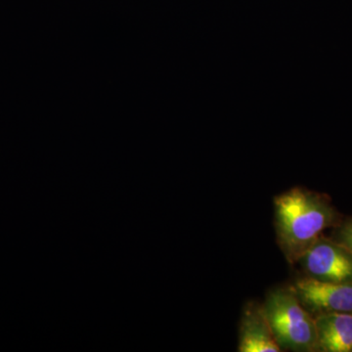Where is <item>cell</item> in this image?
<instances>
[{
  "label": "cell",
  "instance_id": "6da1fadb",
  "mask_svg": "<svg viewBox=\"0 0 352 352\" xmlns=\"http://www.w3.org/2000/svg\"><path fill=\"white\" fill-rule=\"evenodd\" d=\"M274 207L278 245L291 264L342 219L328 197L300 187L278 195Z\"/></svg>",
  "mask_w": 352,
  "mask_h": 352
},
{
  "label": "cell",
  "instance_id": "3957f363",
  "mask_svg": "<svg viewBox=\"0 0 352 352\" xmlns=\"http://www.w3.org/2000/svg\"><path fill=\"white\" fill-rule=\"evenodd\" d=\"M305 276L332 283H352V252L322 235L298 258Z\"/></svg>",
  "mask_w": 352,
  "mask_h": 352
},
{
  "label": "cell",
  "instance_id": "7a4b0ae2",
  "mask_svg": "<svg viewBox=\"0 0 352 352\" xmlns=\"http://www.w3.org/2000/svg\"><path fill=\"white\" fill-rule=\"evenodd\" d=\"M263 308L281 351H317L314 317L289 287L270 292Z\"/></svg>",
  "mask_w": 352,
  "mask_h": 352
},
{
  "label": "cell",
  "instance_id": "8992f818",
  "mask_svg": "<svg viewBox=\"0 0 352 352\" xmlns=\"http://www.w3.org/2000/svg\"><path fill=\"white\" fill-rule=\"evenodd\" d=\"M317 351L352 352V314L327 312L314 316Z\"/></svg>",
  "mask_w": 352,
  "mask_h": 352
},
{
  "label": "cell",
  "instance_id": "52a82bcc",
  "mask_svg": "<svg viewBox=\"0 0 352 352\" xmlns=\"http://www.w3.org/2000/svg\"><path fill=\"white\" fill-rule=\"evenodd\" d=\"M330 239L352 252V217L340 219L332 228Z\"/></svg>",
  "mask_w": 352,
  "mask_h": 352
},
{
  "label": "cell",
  "instance_id": "5b68a950",
  "mask_svg": "<svg viewBox=\"0 0 352 352\" xmlns=\"http://www.w3.org/2000/svg\"><path fill=\"white\" fill-rule=\"evenodd\" d=\"M239 333L240 352L281 351L264 314L263 305L250 303L245 307Z\"/></svg>",
  "mask_w": 352,
  "mask_h": 352
},
{
  "label": "cell",
  "instance_id": "277c9868",
  "mask_svg": "<svg viewBox=\"0 0 352 352\" xmlns=\"http://www.w3.org/2000/svg\"><path fill=\"white\" fill-rule=\"evenodd\" d=\"M289 288L314 317L327 312L352 314V283L319 281L302 275Z\"/></svg>",
  "mask_w": 352,
  "mask_h": 352
}]
</instances>
